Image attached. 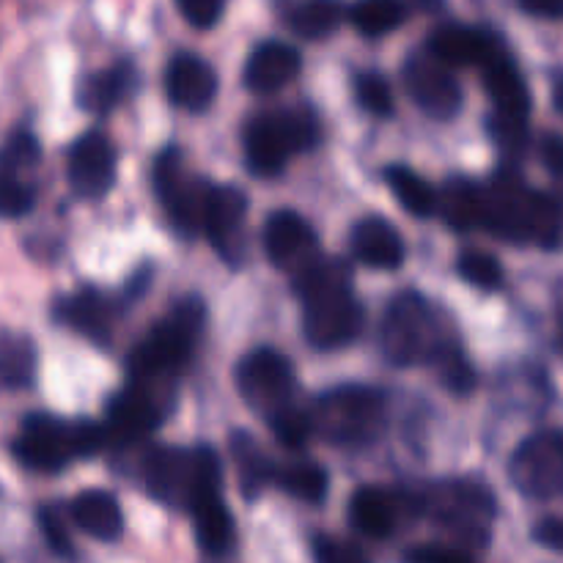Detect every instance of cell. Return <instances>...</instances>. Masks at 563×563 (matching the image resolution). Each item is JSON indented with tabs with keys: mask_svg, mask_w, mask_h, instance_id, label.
Here are the masks:
<instances>
[{
	"mask_svg": "<svg viewBox=\"0 0 563 563\" xmlns=\"http://www.w3.org/2000/svg\"><path fill=\"white\" fill-rule=\"evenodd\" d=\"M302 300V333L313 350H341L363 330V308L352 291V267L344 258H319L295 278Z\"/></svg>",
	"mask_w": 563,
	"mask_h": 563,
	"instance_id": "cell-1",
	"label": "cell"
},
{
	"mask_svg": "<svg viewBox=\"0 0 563 563\" xmlns=\"http://www.w3.org/2000/svg\"><path fill=\"white\" fill-rule=\"evenodd\" d=\"M482 229L517 245L533 242L555 247L561 240V209L553 198L526 187L517 176L500 174L484 190Z\"/></svg>",
	"mask_w": 563,
	"mask_h": 563,
	"instance_id": "cell-2",
	"label": "cell"
},
{
	"mask_svg": "<svg viewBox=\"0 0 563 563\" xmlns=\"http://www.w3.org/2000/svg\"><path fill=\"white\" fill-rule=\"evenodd\" d=\"M143 487L159 504L190 511L198 500L220 495L223 489L218 451L212 445H159L143 460Z\"/></svg>",
	"mask_w": 563,
	"mask_h": 563,
	"instance_id": "cell-3",
	"label": "cell"
},
{
	"mask_svg": "<svg viewBox=\"0 0 563 563\" xmlns=\"http://www.w3.org/2000/svg\"><path fill=\"white\" fill-rule=\"evenodd\" d=\"M108 443V432L99 423L82 418L64 421L49 412H31L22 418L11 451L27 471L55 473L71 462L99 454Z\"/></svg>",
	"mask_w": 563,
	"mask_h": 563,
	"instance_id": "cell-4",
	"label": "cell"
},
{
	"mask_svg": "<svg viewBox=\"0 0 563 563\" xmlns=\"http://www.w3.org/2000/svg\"><path fill=\"white\" fill-rule=\"evenodd\" d=\"M203 308L201 297H185L176 302L152 330L141 339V344L126 357V372L130 379H154V383H168L174 374L190 363L201 339Z\"/></svg>",
	"mask_w": 563,
	"mask_h": 563,
	"instance_id": "cell-5",
	"label": "cell"
},
{
	"mask_svg": "<svg viewBox=\"0 0 563 563\" xmlns=\"http://www.w3.org/2000/svg\"><path fill=\"white\" fill-rule=\"evenodd\" d=\"M319 135L322 124L308 104L253 115L242 132L247 168L253 176H278L295 154L317 146Z\"/></svg>",
	"mask_w": 563,
	"mask_h": 563,
	"instance_id": "cell-6",
	"label": "cell"
},
{
	"mask_svg": "<svg viewBox=\"0 0 563 563\" xmlns=\"http://www.w3.org/2000/svg\"><path fill=\"white\" fill-rule=\"evenodd\" d=\"M313 410V432L333 445H368L388 423V401L368 385H339L324 390Z\"/></svg>",
	"mask_w": 563,
	"mask_h": 563,
	"instance_id": "cell-7",
	"label": "cell"
},
{
	"mask_svg": "<svg viewBox=\"0 0 563 563\" xmlns=\"http://www.w3.org/2000/svg\"><path fill=\"white\" fill-rule=\"evenodd\" d=\"M379 341L385 357L394 366H416V363H429L443 339L432 306L418 291H401L390 300Z\"/></svg>",
	"mask_w": 563,
	"mask_h": 563,
	"instance_id": "cell-8",
	"label": "cell"
},
{
	"mask_svg": "<svg viewBox=\"0 0 563 563\" xmlns=\"http://www.w3.org/2000/svg\"><path fill=\"white\" fill-rule=\"evenodd\" d=\"M152 181L157 201L163 203L174 229H179L187 236L196 234L198 229L203 231V218H207V207L214 185L187 168L179 148L170 146L159 152V157L154 159Z\"/></svg>",
	"mask_w": 563,
	"mask_h": 563,
	"instance_id": "cell-9",
	"label": "cell"
},
{
	"mask_svg": "<svg viewBox=\"0 0 563 563\" xmlns=\"http://www.w3.org/2000/svg\"><path fill=\"white\" fill-rule=\"evenodd\" d=\"M423 509L449 531L482 544L495 517V495L478 482H440L423 495Z\"/></svg>",
	"mask_w": 563,
	"mask_h": 563,
	"instance_id": "cell-10",
	"label": "cell"
},
{
	"mask_svg": "<svg viewBox=\"0 0 563 563\" xmlns=\"http://www.w3.org/2000/svg\"><path fill=\"white\" fill-rule=\"evenodd\" d=\"M236 388H240L245 405L256 410L264 421L297 401V379L291 361L269 346H258L242 357L236 366Z\"/></svg>",
	"mask_w": 563,
	"mask_h": 563,
	"instance_id": "cell-11",
	"label": "cell"
},
{
	"mask_svg": "<svg viewBox=\"0 0 563 563\" xmlns=\"http://www.w3.org/2000/svg\"><path fill=\"white\" fill-rule=\"evenodd\" d=\"M509 482L526 498H563V429H544L522 440L509 460Z\"/></svg>",
	"mask_w": 563,
	"mask_h": 563,
	"instance_id": "cell-12",
	"label": "cell"
},
{
	"mask_svg": "<svg viewBox=\"0 0 563 563\" xmlns=\"http://www.w3.org/2000/svg\"><path fill=\"white\" fill-rule=\"evenodd\" d=\"M170 410L168 383L154 379H130L124 390L108 401V432L110 443H130L154 432Z\"/></svg>",
	"mask_w": 563,
	"mask_h": 563,
	"instance_id": "cell-13",
	"label": "cell"
},
{
	"mask_svg": "<svg viewBox=\"0 0 563 563\" xmlns=\"http://www.w3.org/2000/svg\"><path fill=\"white\" fill-rule=\"evenodd\" d=\"M401 77H405L407 93L412 97V102H416L429 119L449 121L462 110V102H465L462 86L456 82V77L451 75L449 66L440 64L438 58H432L427 49H423V53L407 55Z\"/></svg>",
	"mask_w": 563,
	"mask_h": 563,
	"instance_id": "cell-14",
	"label": "cell"
},
{
	"mask_svg": "<svg viewBox=\"0 0 563 563\" xmlns=\"http://www.w3.org/2000/svg\"><path fill=\"white\" fill-rule=\"evenodd\" d=\"M264 253L275 269L289 273L291 280L319 262V240L306 218L295 209H278L267 218L262 229Z\"/></svg>",
	"mask_w": 563,
	"mask_h": 563,
	"instance_id": "cell-15",
	"label": "cell"
},
{
	"mask_svg": "<svg viewBox=\"0 0 563 563\" xmlns=\"http://www.w3.org/2000/svg\"><path fill=\"white\" fill-rule=\"evenodd\" d=\"M66 179L77 198L99 201L108 196L115 185L113 143L97 130L82 132L66 152Z\"/></svg>",
	"mask_w": 563,
	"mask_h": 563,
	"instance_id": "cell-16",
	"label": "cell"
},
{
	"mask_svg": "<svg viewBox=\"0 0 563 563\" xmlns=\"http://www.w3.org/2000/svg\"><path fill=\"white\" fill-rule=\"evenodd\" d=\"M500 44H504V38L489 27L467 25V22H440L427 36V53L449 69H454V66H484Z\"/></svg>",
	"mask_w": 563,
	"mask_h": 563,
	"instance_id": "cell-17",
	"label": "cell"
},
{
	"mask_svg": "<svg viewBox=\"0 0 563 563\" xmlns=\"http://www.w3.org/2000/svg\"><path fill=\"white\" fill-rule=\"evenodd\" d=\"M247 196L234 185H214L209 198L207 218H203V234L209 236L214 251L223 256L225 264L236 267L245 253L242 247V231H245Z\"/></svg>",
	"mask_w": 563,
	"mask_h": 563,
	"instance_id": "cell-18",
	"label": "cell"
},
{
	"mask_svg": "<svg viewBox=\"0 0 563 563\" xmlns=\"http://www.w3.org/2000/svg\"><path fill=\"white\" fill-rule=\"evenodd\" d=\"M218 71L196 53H176L165 69V93L176 108L187 113H203L218 97Z\"/></svg>",
	"mask_w": 563,
	"mask_h": 563,
	"instance_id": "cell-19",
	"label": "cell"
},
{
	"mask_svg": "<svg viewBox=\"0 0 563 563\" xmlns=\"http://www.w3.org/2000/svg\"><path fill=\"white\" fill-rule=\"evenodd\" d=\"M302 69V55L284 38H264L242 66V82L251 93H275L289 86Z\"/></svg>",
	"mask_w": 563,
	"mask_h": 563,
	"instance_id": "cell-20",
	"label": "cell"
},
{
	"mask_svg": "<svg viewBox=\"0 0 563 563\" xmlns=\"http://www.w3.org/2000/svg\"><path fill=\"white\" fill-rule=\"evenodd\" d=\"M482 80L489 99H493L495 113L504 115V119L528 121V115H531V91H528L526 77H522L520 66L511 58L506 44H500L489 55L487 64L482 66Z\"/></svg>",
	"mask_w": 563,
	"mask_h": 563,
	"instance_id": "cell-21",
	"label": "cell"
},
{
	"mask_svg": "<svg viewBox=\"0 0 563 563\" xmlns=\"http://www.w3.org/2000/svg\"><path fill=\"white\" fill-rule=\"evenodd\" d=\"M352 256L372 269H399L405 264V240L383 214H366L350 231Z\"/></svg>",
	"mask_w": 563,
	"mask_h": 563,
	"instance_id": "cell-22",
	"label": "cell"
},
{
	"mask_svg": "<svg viewBox=\"0 0 563 563\" xmlns=\"http://www.w3.org/2000/svg\"><path fill=\"white\" fill-rule=\"evenodd\" d=\"M58 319L99 346H108L113 339V333H110L113 308L99 289H80L77 295L60 300Z\"/></svg>",
	"mask_w": 563,
	"mask_h": 563,
	"instance_id": "cell-23",
	"label": "cell"
},
{
	"mask_svg": "<svg viewBox=\"0 0 563 563\" xmlns=\"http://www.w3.org/2000/svg\"><path fill=\"white\" fill-rule=\"evenodd\" d=\"M69 517L82 533L97 542H115L124 533V515L119 500L104 489H82L69 504Z\"/></svg>",
	"mask_w": 563,
	"mask_h": 563,
	"instance_id": "cell-24",
	"label": "cell"
},
{
	"mask_svg": "<svg viewBox=\"0 0 563 563\" xmlns=\"http://www.w3.org/2000/svg\"><path fill=\"white\" fill-rule=\"evenodd\" d=\"M350 16L344 0H289L284 3V22L295 36L319 42L339 31L341 22Z\"/></svg>",
	"mask_w": 563,
	"mask_h": 563,
	"instance_id": "cell-25",
	"label": "cell"
},
{
	"mask_svg": "<svg viewBox=\"0 0 563 563\" xmlns=\"http://www.w3.org/2000/svg\"><path fill=\"white\" fill-rule=\"evenodd\" d=\"M135 69L126 60L91 71L77 86V104L88 113H110L130 93Z\"/></svg>",
	"mask_w": 563,
	"mask_h": 563,
	"instance_id": "cell-26",
	"label": "cell"
},
{
	"mask_svg": "<svg viewBox=\"0 0 563 563\" xmlns=\"http://www.w3.org/2000/svg\"><path fill=\"white\" fill-rule=\"evenodd\" d=\"M350 522L368 539H388L399 522V506L388 489L361 487L350 498Z\"/></svg>",
	"mask_w": 563,
	"mask_h": 563,
	"instance_id": "cell-27",
	"label": "cell"
},
{
	"mask_svg": "<svg viewBox=\"0 0 563 563\" xmlns=\"http://www.w3.org/2000/svg\"><path fill=\"white\" fill-rule=\"evenodd\" d=\"M190 517L192 528H196V542L203 553L225 555L234 548V517H231L223 495H209V498L198 500L190 509Z\"/></svg>",
	"mask_w": 563,
	"mask_h": 563,
	"instance_id": "cell-28",
	"label": "cell"
},
{
	"mask_svg": "<svg viewBox=\"0 0 563 563\" xmlns=\"http://www.w3.org/2000/svg\"><path fill=\"white\" fill-rule=\"evenodd\" d=\"M231 456H234L236 476H240V493L247 500H256L267 484H275V467L258 440L251 432L236 429L231 434Z\"/></svg>",
	"mask_w": 563,
	"mask_h": 563,
	"instance_id": "cell-29",
	"label": "cell"
},
{
	"mask_svg": "<svg viewBox=\"0 0 563 563\" xmlns=\"http://www.w3.org/2000/svg\"><path fill=\"white\" fill-rule=\"evenodd\" d=\"M385 185L390 187L396 201L412 218L429 220L440 209V196L434 192V187L407 165H388L385 168Z\"/></svg>",
	"mask_w": 563,
	"mask_h": 563,
	"instance_id": "cell-30",
	"label": "cell"
},
{
	"mask_svg": "<svg viewBox=\"0 0 563 563\" xmlns=\"http://www.w3.org/2000/svg\"><path fill=\"white\" fill-rule=\"evenodd\" d=\"M482 212H484V190L473 185L471 179H454L445 181L443 192H440V214L445 223L454 231H471L482 229Z\"/></svg>",
	"mask_w": 563,
	"mask_h": 563,
	"instance_id": "cell-31",
	"label": "cell"
},
{
	"mask_svg": "<svg viewBox=\"0 0 563 563\" xmlns=\"http://www.w3.org/2000/svg\"><path fill=\"white\" fill-rule=\"evenodd\" d=\"M407 11V0H352L346 20L361 36L383 38L405 25Z\"/></svg>",
	"mask_w": 563,
	"mask_h": 563,
	"instance_id": "cell-32",
	"label": "cell"
},
{
	"mask_svg": "<svg viewBox=\"0 0 563 563\" xmlns=\"http://www.w3.org/2000/svg\"><path fill=\"white\" fill-rule=\"evenodd\" d=\"M0 374L5 390L31 388L36 379V346L27 335L5 330L0 344Z\"/></svg>",
	"mask_w": 563,
	"mask_h": 563,
	"instance_id": "cell-33",
	"label": "cell"
},
{
	"mask_svg": "<svg viewBox=\"0 0 563 563\" xmlns=\"http://www.w3.org/2000/svg\"><path fill=\"white\" fill-rule=\"evenodd\" d=\"M275 484L302 504L319 506L330 493V476L317 462H291V465L275 467Z\"/></svg>",
	"mask_w": 563,
	"mask_h": 563,
	"instance_id": "cell-34",
	"label": "cell"
},
{
	"mask_svg": "<svg viewBox=\"0 0 563 563\" xmlns=\"http://www.w3.org/2000/svg\"><path fill=\"white\" fill-rule=\"evenodd\" d=\"M429 366L434 368L440 383L456 396H465L476 388V368L467 361L465 350L456 341H440L438 350L429 357Z\"/></svg>",
	"mask_w": 563,
	"mask_h": 563,
	"instance_id": "cell-35",
	"label": "cell"
},
{
	"mask_svg": "<svg viewBox=\"0 0 563 563\" xmlns=\"http://www.w3.org/2000/svg\"><path fill=\"white\" fill-rule=\"evenodd\" d=\"M42 165V146L36 137L27 130H16L14 135L5 141L3 148V165L0 174L5 181H33V174ZM36 185V181H33Z\"/></svg>",
	"mask_w": 563,
	"mask_h": 563,
	"instance_id": "cell-36",
	"label": "cell"
},
{
	"mask_svg": "<svg viewBox=\"0 0 563 563\" xmlns=\"http://www.w3.org/2000/svg\"><path fill=\"white\" fill-rule=\"evenodd\" d=\"M267 427L273 429L278 443L286 445V449H302L308 443V438L317 434L313 432V410H308L300 401H291L289 407L275 412L267 421Z\"/></svg>",
	"mask_w": 563,
	"mask_h": 563,
	"instance_id": "cell-37",
	"label": "cell"
},
{
	"mask_svg": "<svg viewBox=\"0 0 563 563\" xmlns=\"http://www.w3.org/2000/svg\"><path fill=\"white\" fill-rule=\"evenodd\" d=\"M352 88H355L357 104L374 119H390L396 113L390 82L379 71H357Z\"/></svg>",
	"mask_w": 563,
	"mask_h": 563,
	"instance_id": "cell-38",
	"label": "cell"
},
{
	"mask_svg": "<svg viewBox=\"0 0 563 563\" xmlns=\"http://www.w3.org/2000/svg\"><path fill=\"white\" fill-rule=\"evenodd\" d=\"M456 273L482 291H498L504 286V267L493 253L484 251H465L456 258Z\"/></svg>",
	"mask_w": 563,
	"mask_h": 563,
	"instance_id": "cell-39",
	"label": "cell"
},
{
	"mask_svg": "<svg viewBox=\"0 0 563 563\" xmlns=\"http://www.w3.org/2000/svg\"><path fill=\"white\" fill-rule=\"evenodd\" d=\"M487 130H489V137H493V143L500 148V154H504L509 163H517V159L526 154V148H528V121L504 119V115L493 113L487 119Z\"/></svg>",
	"mask_w": 563,
	"mask_h": 563,
	"instance_id": "cell-40",
	"label": "cell"
},
{
	"mask_svg": "<svg viewBox=\"0 0 563 563\" xmlns=\"http://www.w3.org/2000/svg\"><path fill=\"white\" fill-rule=\"evenodd\" d=\"M36 520H38V531H42L47 548L53 550L58 559H71V555H75V544H71L69 528H66V517L60 515L58 506H53V504L42 506L36 515Z\"/></svg>",
	"mask_w": 563,
	"mask_h": 563,
	"instance_id": "cell-41",
	"label": "cell"
},
{
	"mask_svg": "<svg viewBox=\"0 0 563 563\" xmlns=\"http://www.w3.org/2000/svg\"><path fill=\"white\" fill-rule=\"evenodd\" d=\"M313 563H368L366 553L346 539L317 533L313 537Z\"/></svg>",
	"mask_w": 563,
	"mask_h": 563,
	"instance_id": "cell-42",
	"label": "cell"
},
{
	"mask_svg": "<svg viewBox=\"0 0 563 563\" xmlns=\"http://www.w3.org/2000/svg\"><path fill=\"white\" fill-rule=\"evenodd\" d=\"M174 5L181 20L196 31H209L225 14V0H174Z\"/></svg>",
	"mask_w": 563,
	"mask_h": 563,
	"instance_id": "cell-43",
	"label": "cell"
},
{
	"mask_svg": "<svg viewBox=\"0 0 563 563\" xmlns=\"http://www.w3.org/2000/svg\"><path fill=\"white\" fill-rule=\"evenodd\" d=\"M0 196H3V214L9 220L25 218L36 203V185L33 181H0Z\"/></svg>",
	"mask_w": 563,
	"mask_h": 563,
	"instance_id": "cell-44",
	"label": "cell"
},
{
	"mask_svg": "<svg viewBox=\"0 0 563 563\" xmlns=\"http://www.w3.org/2000/svg\"><path fill=\"white\" fill-rule=\"evenodd\" d=\"M405 563H476L465 550L449 544H416L405 553Z\"/></svg>",
	"mask_w": 563,
	"mask_h": 563,
	"instance_id": "cell-45",
	"label": "cell"
},
{
	"mask_svg": "<svg viewBox=\"0 0 563 563\" xmlns=\"http://www.w3.org/2000/svg\"><path fill=\"white\" fill-rule=\"evenodd\" d=\"M533 539H537L542 548L563 553V520H559V517L542 520L537 528H533Z\"/></svg>",
	"mask_w": 563,
	"mask_h": 563,
	"instance_id": "cell-46",
	"label": "cell"
},
{
	"mask_svg": "<svg viewBox=\"0 0 563 563\" xmlns=\"http://www.w3.org/2000/svg\"><path fill=\"white\" fill-rule=\"evenodd\" d=\"M517 5L539 20H563V0H517Z\"/></svg>",
	"mask_w": 563,
	"mask_h": 563,
	"instance_id": "cell-47",
	"label": "cell"
},
{
	"mask_svg": "<svg viewBox=\"0 0 563 563\" xmlns=\"http://www.w3.org/2000/svg\"><path fill=\"white\" fill-rule=\"evenodd\" d=\"M542 163L548 165L550 174L563 179V137L561 135L544 137V141H542Z\"/></svg>",
	"mask_w": 563,
	"mask_h": 563,
	"instance_id": "cell-48",
	"label": "cell"
}]
</instances>
